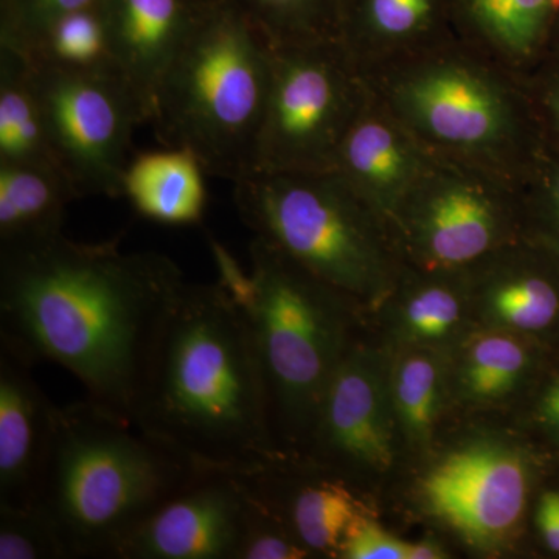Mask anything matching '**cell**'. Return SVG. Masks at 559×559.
<instances>
[{"mask_svg": "<svg viewBox=\"0 0 559 559\" xmlns=\"http://www.w3.org/2000/svg\"><path fill=\"white\" fill-rule=\"evenodd\" d=\"M234 201L255 237L360 311L377 312L395 289L404 260L392 226L336 170L250 173Z\"/></svg>", "mask_w": 559, "mask_h": 559, "instance_id": "7", "label": "cell"}, {"mask_svg": "<svg viewBox=\"0 0 559 559\" xmlns=\"http://www.w3.org/2000/svg\"><path fill=\"white\" fill-rule=\"evenodd\" d=\"M32 369L0 349V507L11 509L35 506L60 412Z\"/></svg>", "mask_w": 559, "mask_h": 559, "instance_id": "17", "label": "cell"}, {"mask_svg": "<svg viewBox=\"0 0 559 559\" xmlns=\"http://www.w3.org/2000/svg\"><path fill=\"white\" fill-rule=\"evenodd\" d=\"M392 230L409 266L468 272L521 240L516 183L436 156L401 201Z\"/></svg>", "mask_w": 559, "mask_h": 559, "instance_id": "10", "label": "cell"}, {"mask_svg": "<svg viewBox=\"0 0 559 559\" xmlns=\"http://www.w3.org/2000/svg\"><path fill=\"white\" fill-rule=\"evenodd\" d=\"M547 142L559 145V60H546L524 76Z\"/></svg>", "mask_w": 559, "mask_h": 559, "instance_id": "35", "label": "cell"}, {"mask_svg": "<svg viewBox=\"0 0 559 559\" xmlns=\"http://www.w3.org/2000/svg\"><path fill=\"white\" fill-rule=\"evenodd\" d=\"M409 540L382 528L370 514L359 518L342 543V559H407Z\"/></svg>", "mask_w": 559, "mask_h": 559, "instance_id": "34", "label": "cell"}, {"mask_svg": "<svg viewBox=\"0 0 559 559\" xmlns=\"http://www.w3.org/2000/svg\"><path fill=\"white\" fill-rule=\"evenodd\" d=\"M460 38L528 75L546 57L559 0H452Z\"/></svg>", "mask_w": 559, "mask_h": 559, "instance_id": "22", "label": "cell"}, {"mask_svg": "<svg viewBox=\"0 0 559 559\" xmlns=\"http://www.w3.org/2000/svg\"><path fill=\"white\" fill-rule=\"evenodd\" d=\"M274 46L337 40L342 0H231Z\"/></svg>", "mask_w": 559, "mask_h": 559, "instance_id": "28", "label": "cell"}, {"mask_svg": "<svg viewBox=\"0 0 559 559\" xmlns=\"http://www.w3.org/2000/svg\"><path fill=\"white\" fill-rule=\"evenodd\" d=\"M516 189L522 240L559 260V145L544 139Z\"/></svg>", "mask_w": 559, "mask_h": 559, "instance_id": "29", "label": "cell"}, {"mask_svg": "<svg viewBox=\"0 0 559 559\" xmlns=\"http://www.w3.org/2000/svg\"><path fill=\"white\" fill-rule=\"evenodd\" d=\"M477 326L559 349V260L521 240L468 271Z\"/></svg>", "mask_w": 559, "mask_h": 559, "instance_id": "14", "label": "cell"}, {"mask_svg": "<svg viewBox=\"0 0 559 559\" xmlns=\"http://www.w3.org/2000/svg\"><path fill=\"white\" fill-rule=\"evenodd\" d=\"M522 433L559 465V349L521 404Z\"/></svg>", "mask_w": 559, "mask_h": 559, "instance_id": "33", "label": "cell"}, {"mask_svg": "<svg viewBox=\"0 0 559 559\" xmlns=\"http://www.w3.org/2000/svg\"><path fill=\"white\" fill-rule=\"evenodd\" d=\"M271 76L266 36L231 0H210L162 81L153 119L162 143L193 151L209 176L250 175Z\"/></svg>", "mask_w": 559, "mask_h": 559, "instance_id": "6", "label": "cell"}, {"mask_svg": "<svg viewBox=\"0 0 559 559\" xmlns=\"http://www.w3.org/2000/svg\"><path fill=\"white\" fill-rule=\"evenodd\" d=\"M389 373L388 345L353 342L331 378L300 457L344 479L348 474L392 469L401 437L390 399Z\"/></svg>", "mask_w": 559, "mask_h": 559, "instance_id": "12", "label": "cell"}, {"mask_svg": "<svg viewBox=\"0 0 559 559\" xmlns=\"http://www.w3.org/2000/svg\"><path fill=\"white\" fill-rule=\"evenodd\" d=\"M31 64L62 173L80 198H120L121 178L134 154L132 138L140 124L148 123L138 94L117 70Z\"/></svg>", "mask_w": 559, "mask_h": 559, "instance_id": "11", "label": "cell"}, {"mask_svg": "<svg viewBox=\"0 0 559 559\" xmlns=\"http://www.w3.org/2000/svg\"><path fill=\"white\" fill-rule=\"evenodd\" d=\"M455 36L452 0H342L337 40L364 75Z\"/></svg>", "mask_w": 559, "mask_h": 559, "instance_id": "20", "label": "cell"}, {"mask_svg": "<svg viewBox=\"0 0 559 559\" xmlns=\"http://www.w3.org/2000/svg\"><path fill=\"white\" fill-rule=\"evenodd\" d=\"M86 399L60 407L35 506L68 558H112L120 544L200 471Z\"/></svg>", "mask_w": 559, "mask_h": 559, "instance_id": "4", "label": "cell"}, {"mask_svg": "<svg viewBox=\"0 0 559 559\" xmlns=\"http://www.w3.org/2000/svg\"><path fill=\"white\" fill-rule=\"evenodd\" d=\"M530 522L544 550L559 557V465L536 492Z\"/></svg>", "mask_w": 559, "mask_h": 559, "instance_id": "36", "label": "cell"}, {"mask_svg": "<svg viewBox=\"0 0 559 559\" xmlns=\"http://www.w3.org/2000/svg\"><path fill=\"white\" fill-rule=\"evenodd\" d=\"M0 164L38 165L61 170L47 135L31 61L21 51L2 46Z\"/></svg>", "mask_w": 559, "mask_h": 559, "instance_id": "26", "label": "cell"}, {"mask_svg": "<svg viewBox=\"0 0 559 559\" xmlns=\"http://www.w3.org/2000/svg\"><path fill=\"white\" fill-rule=\"evenodd\" d=\"M238 477L316 558H337L349 528L369 514L347 479L304 457L283 455Z\"/></svg>", "mask_w": 559, "mask_h": 559, "instance_id": "15", "label": "cell"}, {"mask_svg": "<svg viewBox=\"0 0 559 559\" xmlns=\"http://www.w3.org/2000/svg\"><path fill=\"white\" fill-rule=\"evenodd\" d=\"M382 316L390 348L452 353L476 329L468 272L425 271L404 263Z\"/></svg>", "mask_w": 559, "mask_h": 559, "instance_id": "19", "label": "cell"}, {"mask_svg": "<svg viewBox=\"0 0 559 559\" xmlns=\"http://www.w3.org/2000/svg\"><path fill=\"white\" fill-rule=\"evenodd\" d=\"M546 60H559V13L554 28H551L549 46H547L546 57L543 61Z\"/></svg>", "mask_w": 559, "mask_h": 559, "instance_id": "38", "label": "cell"}, {"mask_svg": "<svg viewBox=\"0 0 559 559\" xmlns=\"http://www.w3.org/2000/svg\"><path fill=\"white\" fill-rule=\"evenodd\" d=\"M551 353L520 334L476 326L451 353L452 403L465 407L521 406Z\"/></svg>", "mask_w": 559, "mask_h": 559, "instance_id": "21", "label": "cell"}, {"mask_svg": "<svg viewBox=\"0 0 559 559\" xmlns=\"http://www.w3.org/2000/svg\"><path fill=\"white\" fill-rule=\"evenodd\" d=\"M433 157L371 94L342 143L334 170L392 226L401 201Z\"/></svg>", "mask_w": 559, "mask_h": 559, "instance_id": "18", "label": "cell"}, {"mask_svg": "<svg viewBox=\"0 0 559 559\" xmlns=\"http://www.w3.org/2000/svg\"><path fill=\"white\" fill-rule=\"evenodd\" d=\"M210 0H102L114 61L138 94L148 123L160 84Z\"/></svg>", "mask_w": 559, "mask_h": 559, "instance_id": "16", "label": "cell"}, {"mask_svg": "<svg viewBox=\"0 0 559 559\" xmlns=\"http://www.w3.org/2000/svg\"><path fill=\"white\" fill-rule=\"evenodd\" d=\"M371 94L433 156L520 182L544 145L524 76L455 36L366 73Z\"/></svg>", "mask_w": 559, "mask_h": 559, "instance_id": "3", "label": "cell"}, {"mask_svg": "<svg viewBox=\"0 0 559 559\" xmlns=\"http://www.w3.org/2000/svg\"><path fill=\"white\" fill-rule=\"evenodd\" d=\"M450 360L451 353L439 349L390 348L393 414L401 441L415 454L432 452L440 419L452 403Z\"/></svg>", "mask_w": 559, "mask_h": 559, "instance_id": "24", "label": "cell"}, {"mask_svg": "<svg viewBox=\"0 0 559 559\" xmlns=\"http://www.w3.org/2000/svg\"><path fill=\"white\" fill-rule=\"evenodd\" d=\"M75 200V187L58 168L0 164V246L60 234Z\"/></svg>", "mask_w": 559, "mask_h": 559, "instance_id": "25", "label": "cell"}, {"mask_svg": "<svg viewBox=\"0 0 559 559\" xmlns=\"http://www.w3.org/2000/svg\"><path fill=\"white\" fill-rule=\"evenodd\" d=\"M450 558L447 549L433 538H423L411 543L407 559H443Z\"/></svg>", "mask_w": 559, "mask_h": 559, "instance_id": "37", "label": "cell"}, {"mask_svg": "<svg viewBox=\"0 0 559 559\" xmlns=\"http://www.w3.org/2000/svg\"><path fill=\"white\" fill-rule=\"evenodd\" d=\"M245 509L238 474L201 468L132 530L114 559H237Z\"/></svg>", "mask_w": 559, "mask_h": 559, "instance_id": "13", "label": "cell"}, {"mask_svg": "<svg viewBox=\"0 0 559 559\" xmlns=\"http://www.w3.org/2000/svg\"><path fill=\"white\" fill-rule=\"evenodd\" d=\"M187 283L170 257L119 241L60 231L0 246V349L31 367L58 364L130 421L151 345Z\"/></svg>", "mask_w": 559, "mask_h": 559, "instance_id": "1", "label": "cell"}, {"mask_svg": "<svg viewBox=\"0 0 559 559\" xmlns=\"http://www.w3.org/2000/svg\"><path fill=\"white\" fill-rule=\"evenodd\" d=\"M25 57L35 64L50 68L84 72L117 70L100 5L62 16Z\"/></svg>", "mask_w": 559, "mask_h": 559, "instance_id": "27", "label": "cell"}, {"mask_svg": "<svg viewBox=\"0 0 559 559\" xmlns=\"http://www.w3.org/2000/svg\"><path fill=\"white\" fill-rule=\"evenodd\" d=\"M370 100L366 75L340 40L272 44L270 97L252 173L334 170Z\"/></svg>", "mask_w": 559, "mask_h": 559, "instance_id": "9", "label": "cell"}, {"mask_svg": "<svg viewBox=\"0 0 559 559\" xmlns=\"http://www.w3.org/2000/svg\"><path fill=\"white\" fill-rule=\"evenodd\" d=\"M68 558L64 544L38 506L0 507V559Z\"/></svg>", "mask_w": 559, "mask_h": 559, "instance_id": "31", "label": "cell"}, {"mask_svg": "<svg viewBox=\"0 0 559 559\" xmlns=\"http://www.w3.org/2000/svg\"><path fill=\"white\" fill-rule=\"evenodd\" d=\"M130 421L200 468L249 473L283 457L248 316L223 283H187L151 345Z\"/></svg>", "mask_w": 559, "mask_h": 559, "instance_id": "2", "label": "cell"}, {"mask_svg": "<svg viewBox=\"0 0 559 559\" xmlns=\"http://www.w3.org/2000/svg\"><path fill=\"white\" fill-rule=\"evenodd\" d=\"M204 165L186 146L165 145L131 156L121 197L143 218L167 226H191L204 218L209 193Z\"/></svg>", "mask_w": 559, "mask_h": 559, "instance_id": "23", "label": "cell"}, {"mask_svg": "<svg viewBox=\"0 0 559 559\" xmlns=\"http://www.w3.org/2000/svg\"><path fill=\"white\" fill-rule=\"evenodd\" d=\"M245 520H242L237 559L316 558L274 511L267 509L255 496L250 495L248 488L245 487Z\"/></svg>", "mask_w": 559, "mask_h": 559, "instance_id": "32", "label": "cell"}, {"mask_svg": "<svg viewBox=\"0 0 559 559\" xmlns=\"http://www.w3.org/2000/svg\"><path fill=\"white\" fill-rule=\"evenodd\" d=\"M102 0H0V46L28 53L51 24Z\"/></svg>", "mask_w": 559, "mask_h": 559, "instance_id": "30", "label": "cell"}, {"mask_svg": "<svg viewBox=\"0 0 559 559\" xmlns=\"http://www.w3.org/2000/svg\"><path fill=\"white\" fill-rule=\"evenodd\" d=\"M250 267L229 293L248 316L280 454L300 457L362 312L270 242L253 238Z\"/></svg>", "mask_w": 559, "mask_h": 559, "instance_id": "5", "label": "cell"}, {"mask_svg": "<svg viewBox=\"0 0 559 559\" xmlns=\"http://www.w3.org/2000/svg\"><path fill=\"white\" fill-rule=\"evenodd\" d=\"M558 463L525 433L480 432L451 444L418 479L423 511L481 554L510 549Z\"/></svg>", "mask_w": 559, "mask_h": 559, "instance_id": "8", "label": "cell"}]
</instances>
